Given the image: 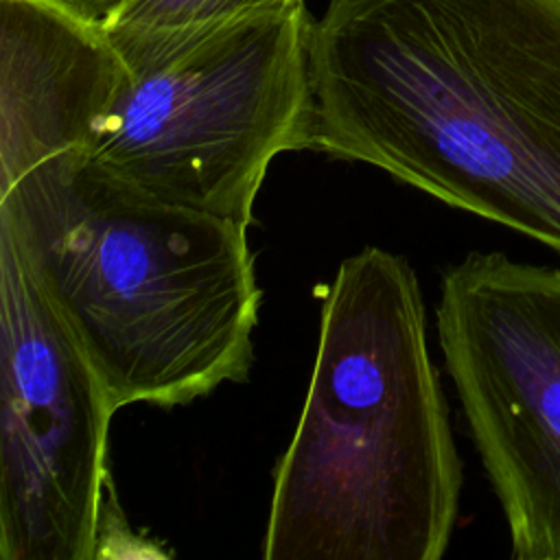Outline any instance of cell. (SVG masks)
<instances>
[{"instance_id": "7a4b0ae2", "label": "cell", "mask_w": 560, "mask_h": 560, "mask_svg": "<svg viewBox=\"0 0 560 560\" xmlns=\"http://www.w3.org/2000/svg\"><path fill=\"white\" fill-rule=\"evenodd\" d=\"M462 464L418 276L365 245L324 291L302 413L273 470L262 558L438 560Z\"/></svg>"}, {"instance_id": "5b68a950", "label": "cell", "mask_w": 560, "mask_h": 560, "mask_svg": "<svg viewBox=\"0 0 560 560\" xmlns=\"http://www.w3.org/2000/svg\"><path fill=\"white\" fill-rule=\"evenodd\" d=\"M435 315L512 558L560 560V267L470 252L442 273Z\"/></svg>"}, {"instance_id": "277c9868", "label": "cell", "mask_w": 560, "mask_h": 560, "mask_svg": "<svg viewBox=\"0 0 560 560\" xmlns=\"http://www.w3.org/2000/svg\"><path fill=\"white\" fill-rule=\"evenodd\" d=\"M304 2L122 61L81 158L114 182L241 225L273 158L313 149Z\"/></svg>"}, {"instance_id": "ba28073f", "label": "cell", "mask_w": 560, "mask_h": 560, "mask_svg": "<svg viewBox=\"0 0 560 560\" xmlns=\"http://www.w3.org/2000/svg\"><path fill=\"white\" fill-rule=\"evenodd\" d=\"M302 2L304 0H120L101 22L120 59L127 61Z\"/></svg>"}, {"instance_id": "6da1fadb", "label": "cell", "mask_w": 560, "mask_h": 560, "mask_svg": "<svg viewBox=\"0 0 560 560\" xmlns=\"http://www.w3.org/2000/svg\"><path fill=\"white\" fill-rule=\"evenodd\" d=\"M313 149L560 254V0H330Z\"/></svg>"}, {"instance_id": "52a82bcc", "label": "cell", "mask_w": 560, "mask_h": 560, "mask_svg": "<svg viewBox=\"0 0 560 560\" xmlns=\"http://www.w3.org/2000/svg\"><path fill=\"white\" fill-rule=\"evenodd\" d=\"M125 74L101 20L63 0H0V195L83 151Z\"/></svg>"}, {"instance_id": "3957f363", "label": "cell", "mask_w": 560, "mask_h": 560, "mask_svg": "<svg viewBox=\"0 0 560 560\" xmlns=\"http://www.w3.org/2000/svg\"><path fill=\"white\" fill-rule=\"evenodd\" d=\"M0 234L116 411L247 378L262 302L247 225L131 190L70 151L0 195Z\"/></svg>"}, {"instance_id": "8992f818", "label": "cell", "mask_w": 560, "mask_h": 560, "mask_svg": "<svg viewBox=\"0 0 560 560\" xmlns=\"http://www.w3.org/2000/svg\"><path fill=\"white\" fill-rule=\"evenodd\" d=\"M116 409L0 234V558L92 560Z\"/></svg>"}, {"instance_id": "9c48e42d", "label": "cell", "mask_w": 560, "mask_h": 560, "mask_svg": "<svg viewBox=\"0 0 560 560\" xmlns=\"http://www.w3.org/2000/svg\"><path fill=\"white\" fill-rule=\"evenodd\" d=\"M63 2L70 4L72 9H77L79 13L88 15V18L103 20L120 0H63Z\"/></svg>"}]
</instances>
